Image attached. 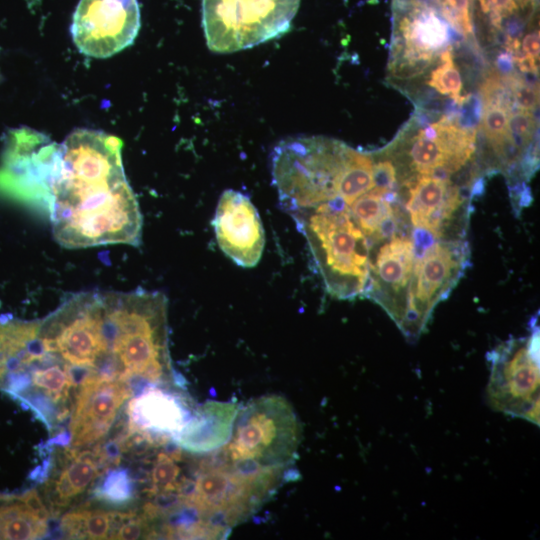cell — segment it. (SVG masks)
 Wrapping results in <instances>:
<instances>
[{"label": "cell", "instance_id": "3", "mask_svg": "<svg viewBox=\"0 0 540 540\" xmlns=\"http://www.w3.org/2000/svg\"><path fill=\"white\" fill-rule=\"evenodd\" d=\"M306 237L328 292L339 299L361 295L369 275L368 239L339 197L291 215Z\"/></svg>", "mask_w": 540, "mask_h": 540}, {"label": "cell", "instance_id": "11", "mask_svg": "<svg viewBox=\"0 0 540 540\" xmlns=\"http://www.w3.org/2000/svg\"><path fill=\"white\" fill-rule=\"evenodd\" d=\"M131 390L115 376L89 369L81 380L70 420L71 442L79 448L102 438Z\"/></svg>", "mask_w": 540, "mask_h": 540}, {"label": "cell", "instance_id": "23", "mask_svg": "<svg viewBox=\"0 0 540 540\" xmlns=\"http://www.w3.org/2000/svg\"><path fill=\"white\" fill-rule=\"evenodd\" d=\"M180 454L159 453L151 473V487L149 495H168L181 493L184 488L179 479L180 467L176 463L180 460Z\"/></svg>", "mask_w": 540, "mask_h": 540}, {"label": "cell", "instance_id": "6", "mask_svg": "<svg viewBox=\"0 0 540 540\" xmlns=\"http://www.w3.org/2000/svg\"><path fill=\"white\" fill-rule=\"evenodd\" d=\"M489 406L506 415L539 425V330L528 337L510 339L488 354Z\"/></svg>", "mask_w": 540, "mask_h": 540}, {"label": "cell", "instance_id": "12", "mask_svg": "<svg viewBox=\"0 0 540 540\" xmlns=\"http://www.w3.org/2000/svg\"><path fill=\"white\" fill-rule=\"evenodd\" d=\"M220 249L237 265L251 268L261 259L265 234L256 207L245 194L225 190L213 219Z\"/></svg>", "mask_w": 540, "mask_h": 540}, {"label": "cell", "instance_id": "18", "mask_svg": "<svg viewBox=\"0 0 540 540\" xmlns=\"http://www.w3.org/2000/svg\"><path fill=\"white\" fill-rule=\"evenodd\" d=\"M46 521L33 514L18 497L0 496V539H36L45 534Z\"/></svg>", "mask_w": 540, "mask_h": 540}, {"label": "cell", "instance_id": "35", "mask_svg": "<svg viewBox=\"0 0 540 540\" xmlns=\"http://www.w3.org/2000/svg\"><path fill=\"white\" fill-rule=\"evenodd\" d=\"M513 61L517 64L520 71L524 73H537L538 66L536 65V60L526 54H520L516 57H513Z\"/></svg>", "mask_w": 540, "mask_h": 540}, {"label": "cell", "instance_id": "31", "mask_svg": "<svg viewBox=\"0 0 540 540\" xmlns=\"http://www.w3.org/2000/svg\"><path fill=\"white\" fill-rule=\"evenodd\" d=\"M373 182L372 192L383 195L394 190L396 183V170L393 163L389 160H380L373 163Z\"/></svg>", "mask_w": 540, "mask_h": 540}, {"label": "cell", "instance_id": "37", "mask_svg": "<svg viewBox=\"0 0 540 540\" xmlns=\"http://www.w3.org/2000/svg\"><path fill=\"white\" fill-rule=\"evenodd\" d=\"M533 0H514L516 6L519 8H525Z\"/></svg>", "mask_w": 540, "mask_h": 540}, {"label": "cell", "instance_id": "30", "mask_svg": "<svg viewBox=\"0 0 540 540\" xmlns=\"http://www.w3.org/2000/svg\"><path fill=\"white\" fill-rule=\"evenodd\" d=\"M509 86L514 103L521 110H533L538 105V90L516 75L502 76Z\"/></svg>", "mask_w": 540, "mask_h": 540}, {"label": "cell", "instance_id": "24", "mask_svg": "<svg viewBox=\"0 0 540 540\" xmlns=\"http://www.w3.org/2000/svg\"><path fill=\"white\" fill-rule=\"evenodd\" d=\"M441 64L430 75L428 85L443 95L450 96L455 102L461 98V75L455 66L452 48L448 46L440 54Z\"/></svg>", "mask_w": 540, "mask_h": 540}, {"label": "cell", "instance_id": "32", "mask_svg": "<svg viewBox=\"0 0 540 540\" xmlns=\"http://www.w3.org/2000/svg\"><path fill=\"white\" fill-rule=\"evenodd\" d=\"M18 499L37 517L47 521L49 519V512L46 509L44 503L41 500L36 489H31L19 496Z\"/></svg>", "mask_w": 540, "mask_h": 540}, {"label": "cell", "instance_id": "14", "mask_svg": "<svg viewBox=\"0 0 540 540\" xmlns=\"http://www.w3.org/2000/svg\"><path fill=\"white\" fill-rule=\"evenodd\" d=\"M406 208L416 227H423L439 239L457 210L463 205L464 196L449 179L420 175L409 183Z\"/></svg>", "mask_w": 540, "mask_h": 540}, {"label": "cell", "instance_id": "17", "mask_svg": "<svg viewBox=\"0 0 540 540\" xmlns=\"http://www.w3.org/2000/svg\"><path fill=\"white\" fill-rule=\"evenodd\" d=\"M373 187L372 158L366 153L345 145L341 160L332 178L331 199L339 197L349 206Z\"/></svg>", "mask_w": 540, "mask_h": 540}, {"label": "cell", "instance_id": "26", "mask_svg": "<svg viewBox=\"0 0 540 540\" xmlns=\"http://www.w3.org/2000/svg\"><path fill=\"white\" fill-rule=\"evenodd\" d=\"M132 491V480L127 471L119 469L107 474L97 497L112 504H123L132 498Z\"/></svg>", "mask_w": 540, "mask_h": 540}, {"label": "cell", "instance_id": "28", "mask_svg": "<svg viewBox=\"0 0 540 540\" xmlns=\"http://www.w3.org/2000/svg\"><path fill=\"white\" fill-rule=\"evenodd\" d=\"M508 129L515 145L523 152L529 145L535 130V119L531 111L520 109L511 114Z\"/></svg>", "mask_w": 540, "mask_h": 540}, {"label": "cell", "instance_id": "33", "mask_svg": "<svg viewBox=\"0 0 540 540\" xmlns=\"http://www.w3.org/2000/svg\"><path fill=\"white\" fill-rule=\"evenodd\" d=\"M484 13L495 12L502 17L512 14L518 9L514 0H479Z\"/></svg>", "mask_w": 540, "mask_h": 540}, {"label": "cell", "instance_id": "10", "mask_svg": "<svg viewBox=\"0 0 540 540\" xmlns=\"http://www.w3.org/2000/svg\"><path fill=\"white\" fill-rule=\"evenodd\" d=\"M387 240L380 247L369 245V275L362 294L379 303L399 326L413 273L414 247L406 236L396 234Z\"/></svg>", "mask_w": 540, "mask_h": 540}, {"label": "cell", "instance_id": "36", "mask_svg": "<svg viewBox=\"0 0 540 540\" xmlns=\"http://www.w3.org/2000/svg\"><path fill=\"white\" fill-rule=\"evenodd\" d=\"M513 57L508 52L500 53L496 59V68L502 74L507 76L513 72Z\"/></svg>", "mask_w": 540, "mask_h": 540}, {"label": "cell", "instance_id": "8", "mask_svg": "<svg viewBox=\"0 0 540 540\" xmlns=\"http://www.w3.org/2000/svg\"><path fill=\"white\" fill-rule=\"evenodd\" d=\"M465 249L459 241L435 242L421 259L414 260L406 308L398 326L407 338L419 337L435 305L455 284L465 263Z\"/></svg>", "mask_w": 540, "mask_h": 540}, {"label": "cell", "instance_id": "22", "mask_svg": "<svg viewBox=\"0 0 540 540\" xmlns=\"http://www.w3.org/2000/svg\"><path fill=\"white\" fill-rule=\"evenodd\" d=\"M348 208L354 222L367 239L373 237L381 223L394 212L392 204L371 190L354 200Z\"/></svg>", "mask_w": 540, "mask_h": 540}, {"label": "cell", "instance_id": "25", "mask_svg": "<svg viewBox=\"0 0 540 540\" xmlns=\"http://www.w3.org/2000/svg\"><path fill=\"white\" fill-rule=\"evenodd\" d=\"M31 382L34 386L50 394L55 401L65 398L69 388L74 385L66 365L61 367L58 364L33 370Z\"/></svg>", "mask_w": 540, "mask_h": 540}, {"label": "cell", "instance_id": "7", "mask_svg": "<svg viewBox=\"0 0 540 540\" xmlns=\"http://www.w3.org/2000/svg\"><path fill=\"white\" fill-rule=\"evenodd\" d=\"M59 145L31 129L13 130L0 163V194L48 212Z\"/></svg>", "mask_w": 540, "mask_h": 540}, {"label": "cell", "instance_id": "1", "mask_svg": "<svg viewBox=\"0 0 540 540\" xmlns=\"http://www.w3.org/2000/svg\"><path fill=\"white\" fill-rule=\"evenodd\" d=\"M122 146L118 137L87 128L59 145L48 213L62 247L140 244L142 216L124 172Z\"/></svg>", "mask_w": 540, "mask_h": 540}, {"label": "cell", "instance_id": "27", "mask_svg": "<svg viewBox=\"0 0 540 540\" xmlns=\"http://www.w3.org/2000/svg\"><path fill=\"white\" fill-rule=\"evenodd\" d=\"M480 95L484 107L497 106L509 113L515 106L512 92L504 78L498 73L488 75L480 86Z\"/></svg>", "mask_w": 540, "mask_h": 540}, {"label": "cell", "instance_id": "16", "mask_svg": "<svg viewBox=\"0 0 540 540\" xmlns=\"http://www.w3.org/2000/svg\"><path fill=\"white\" fill-rule=\"evenodd\" d=\"M410 18H405L401 24L404 38V59L408 67L418 63H429L434 54L448 47L449 31L446 23L435 14L432 8L420 5Z\"/></svg>", "mask_w": 540, "mask_h": 540}, {"label": "cell", "instance_id": "5", "mask_svg": "<svg viewBox=\"0 0 540 540\" xmlns=\"http://www.w3.org/2000/svg\"><path fill=\"white\" fill-rule=\"evenodd\" d=\"M300 0H202V26L215 53L249 49L288 32Z\"/></svg>", "mask_w": 540, "mask_h": 540}, {"label": "cell", "instance_id": "2", "mask_svg": "<svg viewBox=\"0 0 540 540\" xmlns=\"http://www.w3.org/2000/svg\"><path fill=\"white\" fill-rule=\"evenodd\" d=\"M286 467H248L220 457L200 465L182 502L210 536L246 520L277 490Z\"/></svg>", "mask_w": 540, "mask_h": 540}, {"label": "cell", "instance_id": "19", "mask_svg": "<svg viewBox=\"0 0 540 540\" xmlns=\"http://www.w3.org/2000/svg\"><path fill=\"white\" fill-rule=\"evenodd\" d=\"M74 461L61 472L53 483V495L57 505L64 506L75 496L82 493L99 475V464L90 452L76 454L72 450Z\"/></svg>", "mask_w": 540, "mask_h": 540}, {"label": "cell", "instance_id": "29", "mask_svg": "<svg viewBox=\"0 0 540 540\" xmlns=\"http://www.w3.org/2000/svg\"><path fill=\"white\" fill-rule=\"evenodd\" d=\"M509 112L504 108L491 106L483 108L482 127L491 144L509 133Z\"/></svg>", "mask_w": 540, "mask_h": 540}, {"label": "cell", "instance_id": "20", "mask_svg": "<svg viewBox=\"0 0 540 540\" xmlns=\"http://www.w3.org/2000/svg\"><path fill=\"white\" fill-rule=\"evenodd\" d=\"M113 511L76 510L65 514L61 526L71 538L107 539Z\"/></svg>", "mask_w": 540, "mask_h": 540}, {"label": "cell", "instance_id": "15", "mask_svg": "<svg viewBox=\"0 0 540 540\" xmlns=\"http://www.w3.org/2000/svg\"><path fill=\"white\" fill-rule=\"evenodd\" d=\"M238 411L231 402H208L189 418L174 439L180 447L195 453L221 448L231 435Z\"/></svg>", "mask_w": 540, "mask_h": 540}, {"label": "cell", "instance_id": "4", "mask_svg": "<svg viewBox=\"0 0 540 540\" xmlns=\"http://www.w3.org/2000/svg\"><path fill=\"white\" fill-rule=\"evenodd\" d=\"M302 429L292 405L278 395L263 396L238 411L219 457L248 467H286L294 460Z\"/></svg>", "mask_w": 540, "mask_h": 540}, {"label": "cell", "instance_id": "21", "mask_svg": "<svg viewBox=\"0 0 540 540\" xmlns=\"http://www.w3.org/2000/svg\"><path fill=\"white\" fill-rule=\"evenodd\" d=\"M39 327L40 322L0 318V382L7 373L10 360L37 335Z\"/></svg>", "mask_w": 540, "mask_h": 540}, {"label": "cell", "instance_id": "34", "mask_svg": "<svg viewBox=\"0 0 540 540\" xmlns=\"http://www.w3.org/2000/svg\"><path fill=\"white\" fill-rule=\"evenodd\" d=\"M539 30L527 34L522 42V48L526 55L539 60Z\"/></svg>", "mask_w": 540, "mask_h": 540}, {"label": "cell", "instance_id": "13", "mask_svg": "<svg viewBox=\"0 0 540 540\" xmlns=\"http://www.w3.org/2000/svg\"><path fill=\"white\" fill-rule=\"evenodd\" d=\"M129 433L141 435L151 444L175 437L188 419V411L174 395L155 387L146 388L128 404Z\"/></svg>", "mask_w": 540, "mask_h": 540}, {"label": "cell", "instance_id": "9", "mask_svg": "<svg viewBox=\"0 0 540 540\" xmlns=\"http://www.w3.org/2000/svg\"><path fill=\"white\" fill-rule=\"evenodd\" d=\"M140 25L138 0H80L71 35L81 53L107 58L131 45Z\"/></svg>", "mask_w": 540, "mask_h": 540}]
</instances>
